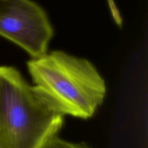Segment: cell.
Listing matches in <instances>:
<instances>
[{"instance_id": "cell-1", "label": "cell", "mask_w": 148, "mask_h": 148, "mask_svg": "<svg viewBox=\"0 0 148 148\" xmlns=\"http://www.w3.org/2000/svg\"><path fill=\"white\" fill-rule=\"evenodd\" d=\"M27 66L36 93L60 115L88 119L105 99V80L88 59L52 51L29 60Z\"/></svg>"}, {"instance_id": "cell-2", "label": "cell", "mask_w": 148, "mask_h": 148, "mask_svg": "<svg viewBox=\"0 0 148 148\" xmlns=\"http://www.w3.org/2000/svg\"><path fill=\"white\" fill-rule=\"evenodd\" d=\"M64 122L16 68L0 66V148H43Z\"/></svg>"}, {"instance_id": "cell-3", "label": "cell", "mask_w": 148, "mask_h": 148, "mask_svg": "<svg viewBox=\"0 0 148 148\" xmlns=\"http://www.w3.org/2000/svg\"><path fill=\"white\" fill-rule=\"evenodd\" d=\"M54 34L44 9L33 0H0V36L25 51L32 59L47 53Z\"/></svg>"}, {"instance_id": "cell-4", "label": "cell", "mask_w": 148, "mask_h": 148, "mask_svg": "<svg viewBox=\"0 0 148 148\" xmlns=\"http://www.w3.org/2000/svg\"><path fill=\"white\" fill-rule=\"evenodd\" d=\"M43 148H92L85 143H72L60 138L59 135L49 140Z\"/></svg>"}, {"instance_id": "cell-5", "label": "cell", "mask_w": 148, "mask_h": 148, "mask_svg": "<svg viewBox=\"0 0 148 148\" xmlns=\"http://www.w3.org/2000/svg\"><path fill=\"white\" fill-rule=\"evenodd\" d=\"M107 3H108L110 12H111L114 22L119 27H121L123 24V18L121 13H120L119 10L116 4L115 1L114 0H107Z\"/></svg>"}]
</instances>
